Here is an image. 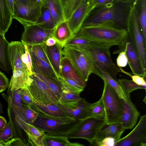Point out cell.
<instances>
[{"label": "cell", "instance_id": "cell-1", "mask_svg": "<svg viewBox=\"0 0 146 146\" xmlns=\"http://www.w3.org/2000/svg\"><path fill=\"white\" fill-rule=\"evenodd\" d=\"M132 5L114 0L106 4L95 5L86 17L81 28L106 24L126 29L127 19Z\"/></svg>", "mask_w": 146, "mask_h": 146}, {"label": "cell", "instance_id": "cell-2", "mask_svg": "<svg viewBox=\"0 0 146 146\" xmlns=\"http://www.w3.org/2000/svg\"><path fill=\"white\" fill-rule=\"evenodd\" d=\"M75 35L110 48L117 45L120 48L125 45L127 34L126 29L98 24L82 27Z\"/></svg>", "mask_w": 146, "mask_h": 146}, {"label": "cell", "instance_id": "cell-3", "mask_svg": "<svg viewBox=\"0 0 146 146\" xmlns=\"http://www.w3.org/2000/svg\"><path fill=\"white\" fill-rule=\"evenodd\" d=\"M38 113L33 125L45 133L53 136L67 137L82 120L70 117H56Z\"/></svg>", "mask_w": 146, "mask_h": 146}, {"label": "cell", "instance_id": "cell-4", "mask_svg": "<svg viewBox=\"0 0 146 146\" xmlns=\"http://www.w3.org/2000/svg\"><path fill=\"white\" fill-rule=\"evenodd\" d=\"M103 81L104 89L101 98L105 111V123H119L123 109L122 99L111 87L106 82Z\"/></svg>", "mask_w": 146, "mask_h": 146}, {"label": "cell", "instance_id": "cell-5", "mask_svg": "<svg viewBox=\"0 0 146 146\" xmlns=\"http://www.w3.org/2000/svg\"><path fill=\"white\" fill-rule=\"evenodd\" d=\"M110 48L104 45L91 42L88 46L83 49L86 50L90 54L95 65L116 80L117 75L121 71L113 62Z\"/></svg>", "mask_w": 146, "mask_h": 146}, {"label": "cell", "instance_id": "cell-6", "mask_svg": "<svg viewBox=\"0 0 146 146\" xmlns=\"http://www.w3.org/2000/svg\"><path fill=\"white\" fill-rule=\"evenodd\" d=\"M126 30L127 35L139 55L142 67L146 71V45L132 5L127 19Z\"/></svg>", "mask_w": 146, "mask_h": 146}, {"label": "cell", "instance_id": "cell-7", "mask_svg": "<svg viewBox=\"0 0 146 146\" xmlns=\"http://www.w3.org/2000/svg\"><path fill=\"white\" fill-rule=\"evenodd\" d=\"M45 1L24 4L14 0L13 18L23 26L35 24L41 16V9Z\"/></svg>", "mask_w": 146, "mask_h": 146}, {"label": "cell", "instance_id": "cell-8", "mask_svg": "<svg viewBox=\"0 0 146 146\" xmlns=\"http://www.w3.org/2000/svg\"><path fill=\"white\" fill-rule=\"evenodd\" d=\"M104 118L89 117L82 119L67 137L69 139H83L92 145L99 130L105 123Z\"/></svg>", "mask_w": 146, "mask_h": 146}, {"label": "cell", "instance_id": "cell-9", "mask_svg": "<svg viewBox=\"0 0 146 146\" xmlns=\"http://www.w3.org/2000/svg\"><path fill=\"white\" fill-rule=\"evenodd\" d=\"M29 76L31 81L27 87L33 98L44 104L58 102L59 98L43 81L33 73Z\"/></svg>", "mask_w": 146, "mask_h": 146}, {"label": "cell", "instance_id": "cell-10", "mask_svg": "<svg viewBox=\"0 0 146 146\" xmlns=\"http://www.w3.org/2000/svg\"><path fill=\"white\" fill-rule=\"evenodd\" d=\"M146 115L141 116L137 125L129 134L116 141L115 146H146Z\"/></svg>", "mask_w": 146, "mask_h": 146}, {"label": "cell", "instance_id": "cell-11", "mask_svg": "<svg viewBox=\"0 0 146 146\" xmlns=\"http://www.w3.org/2000/svg\"><path fill=\"white\" fill-rule=\"evenodd\" d=\"M21 42L32 46L45 43L49 38L52 37L54 29H46L35 24L25 25Z\"/></svg>", "mask_w": 146, "mask_h": 146}, {"label": "cell", "instance_id": "cell-12", "mask_svg": "<svg viewBox=\"0 0 146 146\" xmlns=\"http://www.w3.org/2000/svg\"><path fill=\"white\" fill-rule=\"evenodd\" d=\"M94 6L93 0H83L67 20L69 27L74 35L80 29L84 21Z\"/></svg>", "mask_w": 146, "mask_h": 146}, {"label": "cell", "instance_id": "cell-13", "mask_svg": "<svg viewBox=\"0 0 146 146\" xmlns=\"http://www.w3.org/2000/svg\"><path fill=\"white\" fill-rule=\"evenodd\" d=\"M58 105L70 117L77 119H82L90 115L91 103L83 98L77 101L66 104L59 102Z\"/></svg>", "mask_w": 146, "mask_h": 146}, {"label": "cell", "instance_id": "cell-14", "mask_svg": "<svg viewBox=\"0 0 146 146\" xmlns=\"http://www.w3.org/2000/svg\"><path fill=\"white\" fill-rule=\"evenodd\" d=\"M124 49L126 50L128 64L133 74L146 77V71L144 70L139 55L128 35L125 45L119 48V51L120 52Z\"/></svg>", "mask_w": 146, "mask_h": 146}, {"label": "cell", "instance_id": "cell-15", "mask_svg": "<svg viewBox=\"0 0 146 146\" xmlns=\"http://www.w3.org/2000/svg\"><path fill=\"white\" fill-rule=\"evenodd\" d=\"M127 100L122 99L123 109L120 123L125 129H131L135 126L140 113L132 102L130 97Z\"/></svg>", "mask_w": 146, "mask_h": 146}, {"label": "cell", "instance_id": "cell-16", "mask_svg": "<svg viewBox=\"0 0 146 146\" xmlns=\"http://www.w3.org/2000/svg\"><path fill=\"white\" fill-rule=\"evenodd\" d=\"M25 52V46L22 42L12 41L9 43L8 54L12 70L22 69L27 71L21 59L22 55Z\"/></svg>", "mask_w": 146, "mask_h": 146}, {"label": "cell", "instance_id": "cell-17", "mask_svg": "<svg viewBox=\"0 0 146 146\" xmlns=\"http://www.w3.org/2000/svg\"><path fill=\"white\" fill-rule=\"evenodd\" d=\"M16 121L25 131L31 141L36 146H44L43 140L45 133L33 125L28 123L21 118L16 115Z\"/></svg>", "mask_w": 146, "mask_h": 146}, {"label": "cell", "instance_id": "cell-18", "mask_svg": "<svg viewBox=\"0 0 146 146\" xmlns=\"http://www.w3.org/2000/svg\"><path fill=\"white\" fill-rule=\"evenodd\" d=\"M63 48L62 55L69 60L79 77L86 82L90 75L80 61L76 50L66 45Z\"/></svg>", "mask_w": 146, "mask_h": 146}, {"label": "cell", "instance_id": "cell-19", "mask_svg": "<svg viewBox=\"0 0 146 146\" xmlns=\"http://www.w3.org/2000/svg\"><path fill=\"white\" fill-rule=\"evenodd\" d=\"M125 130L120 123L110 124L105 123L97 132L94 141H100L105 138L111 137L116 141L121 138Z\"/></svg>", "mask_w": 146, "mask_h": 146}, {"label": "cell", "instance_id": "cell-20", "mask_svg": "<svg viewBox=\"0 0 146 146\" xmlns=\"http://www.w3.org/2000/svg\"><path fill=\"white\" fill-rule=\"evenodd\" d=\"M33 104L32 108L38 113L56 117H70L58 103L44 104L37 101L33 98Z\"/></svg>", "mask_w": 146, "mask_h": 146}, {"label": "cell", "instance_id": "cell-21", "mask_svg": "<svg viewBox=\"0 0 146 146\" xmlns=\"http://www.w3.org/2000/svg\"><path fill=\"white\" fill-rule=\"evenodd\" d=\"M45 50L52 68L58 76H60L61 62L63 57L62 47L58 42L51 46L45 44Z\"/></svg>", "mask_w": 146, "mask_h": 146}, {"label": "cell", "instance_id": "cell-22", "mask_svg": "<svg viewBox=\"0 0 146 146\" xmlns=\"http://www.w3.org/2000/svg\"><path fill=\"white\" fill-rule=\"evenodd\" d=\"M31 78L27 70L17 69L13 70L8 89L12 90L14 89H22L27 88L30 84Z\"/></svg>", "mask_w": 146, "mask_h": 146}, {"label": "cell", "instance_id": "cell-23", "mask_svg": "<svg viewBox=\"0 0 146 146\" xmlns=\"http://www.w3.org/2000/svg\"><path fill=\"white\" fill-rule=\"evenodd\" d=\"M74 36L69 27L67 21L66 20L56 26L52 35V37L62 48L66 42Z\"/></svg>", "mask_w": 146, "mask_h": 146}, {"label": "cell", "instance_id": "cell-24", "mask_svg": "<svg viewBox=\"0 0 146 146\" xmlns=\"http://www.w3.org/2000/svg\"><path fill=\"white\" fill-rule=\"evenodd\" d=\"M146 45V0H135L132 4Z\"/></svg>", "mask_w": 146, "mask_h": 146}, {"label": "cell", "instance_id": "cell-25", "mask_svg": "<svg viewBox=\"0 0 146 146\" xmlns=\"http://www.w3.org/2000/svg\"><path fill=\"white\" fill-rule=\"evenodd\" d=\"M13 16L7 0H0V29L4 34L7 31Z\"/></svg>", "mask_w": 146, "mask_h": 146}, {"label": "cell", "instance_id": "cell-26", "mask_svg": "<svg viewBox=\"0 0 146 146\" xmlns=\"http://www.w3.org/2000/svg\"><path fill=\"white\" fill-rule=\"evenodd\" d=\"M9 104L12 110L16 115L20 117L27 123L33 124L38 113L34 108L26 105L21 107H17Z\"/></svg>", "mask_w": 146, "mask_h": 146}, {"label": "cell", "instance_id": "cell-27", "mask_svg": "<svg viewBox=\"0 0 146 146\" xmlns=\"http://www.w3.org/2000/svg\"><path fill=\"white\" fill-rule=\"evenodd\" d=\"M60 77L73 79L84 86H86V82L79 77L69 60L64 56L63 57L61 62Z\"/></svg>", "mask_w": 146, "mask_h": 146}, {"label": "cell", "instance_id": "cell-28", "mask_svg": "<svg viewBox=\"0 0 146 146\" xmlns=\"http://www.w3.org/2000/svg\"><path fill=\"white\" fill-rule=\"evenodd\" d=\"M44 5L49 9L55 26L65 20L63 8L60 0H45Z\"/></svg>", "mask_w": 146, "mask_h": 146}, {"label": "cell", "instance_id": "cell-29", "mask_svg": "<svg viewBox=\"0 0 146 146\" xmlns=\"http://www.w3.org/2000/svg\"><path fill=\"white\" fill-rule=\"evenodd\" d=\"M9 44L5 35L0 34V68L8 73L12 70L8 54Z\"/></svg>", "mask_w": 146, "mask_h": 146}, {"label": "cell", "instance_id": "cell-30", "mask_svg": "<svg viewBox=\"0 0 146 146\" xmlns=\"http://www.w3.org/2000/svg\"><path fill=\"white\" fill-rule=\"evenodd\" d=\"M94 74L101 78L106 82L115 91L119 97L126 101V97L117 81L108 73L104 71L95 65Z\"/></svg>", "mask_w": 146, "mask_h": 146}, {"label": "cell", "instance_id": "cell-31", "mask_svg": "<svg viewBox=\"0 0 146 146\" xmlns=\"http://www.w3.org/2000/svg\"><path fill=\"white\" fill-rule=\"evenodd\" d=\"M32 72L43 81L60 98L61 93V87L60 82L54 78L44 74L39 68L32 63Z\"/></svg>", "mask_w": 146, "mask_h": 146}, {"label": "cell", "instance_id": "cell-32", "mask_svg": "<svg viewBox=\"0 0 146 146\" xmlns=\"http://www.w3.org/2000/svg\"><path fill=\"white\" fill-rule=\"evenodd\" d=\"M44 146H84L77 142H71L66 136H53L45 133L43 140Z\"/></svg>", "mask_w": 146, "mask_h": 146}, {"label": "cell", "instance_id": "cell-33", "mask_svg": "<svg viewBox=\"0 0 146 146\" xmlns=\"http://www.w3.org/2000/svg\"><path fill=\"white\" fill-rule=\"evenodd\" d=\"M27 48L31 57L32 63L36 66L44 74L59 81L58 77L52 67L48 63L36 56L27 47Z\"/></svg>", "mask_w": 146, "mask_h": 146}, {"label": "cell", "instance_id": "cell-34", "mask_svg": "<svg viewBox=\"0 0 146 146\" xmlns=\"http://www.w3.org/2000/svg\"><path fill=\"white\" fill-rule=\"evenodd\" d=\"M73 48L76 50L80 61L89 75H90L92 73H93L94 70L95 64L90 54L85 50Z\"/></svg>", "mask_w": 146, "mask_h": 146}, {"label": "cell", "instance_id": "cell-35", "mask_svg": "<svg viewBox=\"0 0 146 146\" xmlns=\"http://www.w3.org/2000/svg\"><path fill=\"white\" fill-rule=\"evenodd\" d=\"M41 16L35 24L46 29H54L55 25L53 17L48 8L44 5L41 9Z\"/></svg>", "mask_w": 146, "mask_h": 146}, {"label": "cell", "instance_id": "cell-36", "mask_svg": "<svg viewBox=\"0 0 146 146\" xmlns=\"http://www.w3.org/2000/svg\"><path fill=\"white\" fill-rule=\"evenodd\" d=\"M59 81L61 85L76 94H79L84 90L85 86L75 80L60 77Z\"/></svg>", "mask_w": 146, "mask_h": 146}, {"label": "cell", "instance_id": "cell-37", "mask_svg": "<svg viewBox=\"0 0 146 146\" xmlns=\"http://www.w3.org/2000/svg\"><path fill=\"white\" fill-rule=\"evenodd\" d=\"M117 81L126 97H130V93L135 90L139 89H144L146 90V88L138 85L132 80L122 78L118 79Z\"/></svg>", "mask_w": 146, "mask_h": 146}, {"label": "cell", "instance_id": "cell-38", "mask_svg": "<svg viewBox=\"0 0 146 146\" xmlns=\"http://www.w3.org/2000/svg\"><path fill=\"white\" fill-rule=\"evenodd\" d=\"M61 87V93L59 102L62 104L68 103L77 101L81 98L79 94L72 92L62 85Z\"/></svg>", "mask_w": 146, "mask_h": 146}, {"label": "cell", "instance_id": "cell-39", "mask_svg": "<svg viewBox=\"0 0 146 146\" xmlns=\"http://www.w3.org/2000/svg\"><path fill=\"white\" fill-rule=\"evenodd\" d=\"M83 0H60L64 13L65 20L67 21L74 11Z\"/></svg>", "mask_w": 146, "mask_h": 146}, {"label": "cell", "instance_id": "cell-40", "mask_svg": "<svg viewBox=\"0 0 146 146\" xmlns=\"http://www.w3.org/2000/svg\"><path fill=\"white\" fill-rule=\"evenodd\" d=\"M45 43L32 46L26 45L28 48L36 56L48 63L52 66L45 50Z\"/></svg>", "mask_w": 146, "mask_h": 146}, {"label": "cell", "instance_id": "cell-41", "mask_svg": "<svg viewBox=\"0 0 146 146\" xmlns=\"http://www.w3.org/2000/svg\"><path fill=\"white\" fill-rule=\"evenodd\" d=\"M91 42L84 38L75 35L65 45L73 48L83 49L88 46Z\"/></svg>", "mask_w": 146, "mask_h": 146}, {"label": "cell", "instance_id": "cell-42", "mask_svg": "<svg viewBox=\"0 0 146 146\" xmlns=\"http://www.w3.org/2000/svg\"><path fill=\"white\" fill-rule=\"evenodd\" d=\"M90 117L105 118V112L101 98L97 102L91 103Z\"/></svg>", "mask_w": 146, "mask_h": 146}, {"label": "cell", "instance_id": "cell-43", "mask_svg": "<svg viewBox=\"0 0 146 146\" xmlns=\"http://www.w3.org/2000/svg\"><path fill=\"white\" fill-rule=\"evenodd\" d=\"M21 89H7V93L9 98L7 100L9 104L17 107H21L25 104L22 101L20 92Z\"/></svg>", "mask_w": 146, "mask_h": 146}, {"label": "cell", "instance_id": "cell-44", "mask_svg": "<svg viewBox=\"0 0 146 146\" xmlns=\"http://www.w3.org/2000/svg\"><path fill=\"white\" fill-rule=\"evenodd\" d=\"M25 48V52L22 55L21 60L26 67L29 76L33 74L31 59L27 45L23 43Z\"/></svg>", "mask_w": 146, "mask_h": 146}, {"label": "cell", "instance_id": "cell-45", "mask_svg": "<svg viewBox=\"0 0 146 146\" xmlns=\"http://www.w3.org/2000/svg\"><path fill=\"white\" fill-rule=\"evenodd\" d=\"M13 135L12 126L10 120L2 130L0 141L6 142L13 137Z\"/></svg>", "mask_w": 146, "mask_h": 146}, {"label": "cell", "instance_id": "cell-46", "mask_svg": "<svg viewBox=\"0 0 146 146\" xmlns=\"http://www.w3.org/2000/svg\"><path fill=\"white\" fill-rule=\"evenodd\" d=\"M20 92L22 101L24 103L32 107L33 102L32 96L27 88L21 89Z\"/></svg>", "mask_w": 146, "mask_h": 146}, {"label": "cell", "instance_id": "cell-47", "mask_svg": "<svg viewBox=\"0 0 146 146\" xmlns=\"http://www.w3.org/2000/svg\"><path fill=\"white\" fill-rule=\"evenodd\" d=\"M121 72H122L130 77L132 80L136 84L139 86H142L146 88V77L139 75H132L129 73L125 72L121 67H119Z\"/></svg>", "mask_w": 146, "mask_h": 146}, {"label": "cell", "instance_id": "cell-48", "mask_svg": "<svg viewBox=\"0 0 146 146\" xmlns=\"http://www.w3.org/2000/svg\"><path fill=\"white\" fill-rule=\"evenodd\" d=\"M116 62L118 67H124L128 64V59L125 49L120 51L116 58Z\"/></svg>", "mask_w": 146, "mask_h": 146}, {"label": "cell", "instance_id": "cell-49", "mask_svg": "<svg viewBox=\"0 0 146 146\" xmlns=\"http://www.w3.org/2000/svg\"><path fill=\"white\" fill-rule=\"evenodd\" d=\"M25 143L19 138H15L5 142L0 141V146H26Z\"/></svg>", "mask_w": 146, "mask_h": 146}, {"label": "cell", "instance_id": "cell-50", "mask_svg": "<svg viewBox=\"0 0 146 146\" xmlns=\"http://www.w3.org/2000/svg\"><path fill=\"white\" fill-rule=\"evenodd\" d=\"M115 142L113 137H107L100 141H94L92 144L99 146H115Z\"/></svg>", "mask_w": 146, "mask_h": 146}, {"label": "cell", "instance_id": "cell-51", "mask_svg": "<svg viewBox=\"0 0 146 146\" xmlns=\"http://www.w3.org/2000/svg\"><path fill=\"white\" fill-rule=\"evenodd\" d=\"M10 82L6 76L2 72L0 71V86L8 88Z\"/></svg>", "mask_w": 146, "mask_h": 146}, {"label": "cell", "instance_id": "cell-52", "mask_svg": "<svg viewBox=\"0 0 146 146\" xmlns=\"http://www.w3.org/2000/svg\"><path fill=\"white\" fill-rule=\"evenodd\" d=\"M94 5L106 4L113 2L114 0H93Z\"/></svg>", "mask_w": 146, "mask_h": 146}, {"label": "cell", "instance_id": "cell-53", "mask_svg": "<svg viewBox=\"0 0 146 146\" xmlns=\"http://www.w3.org/2000/svg\"><path fill=\"white\" fill-rule=\"evenodd\" d=\"M56 42V40L54 38L51 37L47 39L45 43L48 46H51L55 44Z\"/></svg>", "mask_w": 146, "mask_h": 146}, {"label": "cell", "instance_id": "cell-54", "mask_svg": "<svg viewBox=\"0 0 146 146\" xmlns=\"http://www.w3.org/2000/svg\"><path fill=\"white\" fill-rule=\"evenodd\" d=\"M7 123V121L5 118L0 116V130H2Z\"/></svg>", "mask_w": 146, "mask_h": 146}, {"label": "cell", "instance_id": "cell-55", "mask_svg": "<svg viewBox=\"0 0 146 146\" xmlns=\"http://www.w3.org/2000/svg\"><path fill=\"white\" fill-rule=\"evenodd\" d=\"M8 2L11 11L13 15V6H14V0H7Z\"/></svg>", "mask_w": 146, "mask_h": 146}, {"label": "cell", "instance_id": "cell-56", "mask_svg": "<svg viewBox=\"0 0 146 146\" xmlns=\"http://www.w3.org/2000/svg\"><path fill=\"white\" fill-rule=\"evenodd\" d=\"M117 1L125 3H129L132 4L135 0H116Z\"/></svg>", "mask_w": 146, "mask_h": 146}, {"label": "cell", "instance_id": "cell-57", "mask_svg": "<svg viewBox=\"0 0 146 146\" xmlns=\"http://www.w3.org/2000/svg\"><path fill=\"white\" fill-rule=\"evenodd\" d=\"M24 4H27L32 2H34L33 0H16Z\"/></svg>", "mask_w": 146, "mask_h": 146}, {"label": "cell", "instance_id": "cell-58", "mask_svg": "<svg viewBox=\"0 0 146 146\" xmlns=\"http://www.w3.org/2000/svg\"><path fill=\"white\" fill-rule=\"evenodd\" d=\"M7 88L0 86V93L3 92L6 90Z\"/></svg>", "mask_w": 146, "mask_h": 146}, {"label": "cell", "instance_id": "cell-59", "mask_svg": "<svg viewBox=\"0 0 146 146\" xmlns=\"http://www.w3.org/2000/svg\"><path fill=\"white\" fill-rule=\"evenodd\" d=\"M3 106L0 102V115L3 113Z\"/></svg>", "mask_w": 146, "mask_h": 146}, {"label": "cell", "instance_id": "cell-60", "mask_svg": "<svg viewBox=\"0 0 146 146\" xmlns=\"http://www.w3.org/2000/svg\"><path fill=\"white\" fill-rule=\"evenodd\" d=\"M0 34L4 35H5V34L4 33L2 32V31L0 29Z\"/></svg>", "mask_w": 146, "mask_h": 146}, {"label": "cell", "instance_id": "cell-61", "mask_svg": "<svg viewBox=\"0 0 146 146\" xmlns=\"http://www.w3.org/2000/svg\"><path fill=\"white\" fill-rule=\"evenodd\" d=\"M33 2L39 1L44 0H33Z\"/></svg>", "mask_w": 146, "mask_h": 146}, {"label": "cell", "instance_id": "cell-62", "mask_svg": "<svg viewBox=\"0 0 146 146\" xmlns=\"http://www.w3.org/2000/svg\"><path fill=\"white\" fill-rule=\"evenodd\" d=\"M2 130H0V139L1 135Z\"/></svg>", "mask_w": 146, "mask_h": 146}]
</instances>
